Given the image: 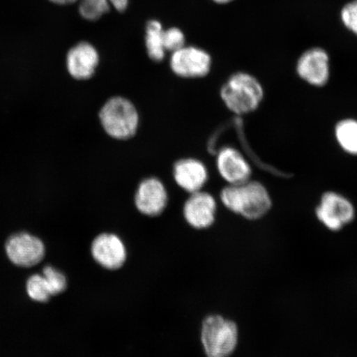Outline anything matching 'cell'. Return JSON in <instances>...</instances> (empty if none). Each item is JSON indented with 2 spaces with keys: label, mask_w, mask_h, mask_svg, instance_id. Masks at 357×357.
Listing matches in <instances>:
<instances>
[{
  "label": "cell",
  "mask_w": 357,
  "mask_h": 357,
  "mask_svg": "<svg viewBox=\"0 0 357 357\" xmlns=\"http://www.w3.org/2000/svg\"><path fill=\"white\" fill-rule=\"evenodd\" d=\"M91 252L93 260L106 270H119L127 260L126 245L114 234L102 233L96 236Z\"/></svg>",
  "instance_id": "12"
},
{
  "label": "cell",
  "mask_w": 357,
  "mask_h": 357,
  "mask_svg": "<svg viewBox=\"0 0 357 357\" xmlns=\"http://www.w3.org/2000/svg\"><path fill=\"white\" fill-rule=\"evenodd\" d=\"M334 138L343 153L357 156V119L345 118L334 126Z\"/></svg>",
  "instance_id": "17"
},
{
  "label": "cell",
  "mask_w": 357,
  "mask_h": 357,
  "mask_svg": "<svg viewBox=\"0 0 357 357\" xmlns=\"http://www.w3.org/2000/svg\"><path fill=\"white\" fill-rule=\"evenodd\" d=\"M201 342L207 357H230L238 346V326L220 314L207 316L201 328Z\"/></svg>",
  "instance_id": "4"
},
{
  "label": "cell",
  "mask_w": 357,
  "mask_h": 357,
  "mask_svg": "<svg viewBox=\"0 0 357 357\" xmlns=\"http://www.w3.org/2000/svg\"><path fill=\"white\" fill-rule=\"evenodd\" d=\"M8 259L16 266L31 267L38 264L45 257L44 243L41 239L28 233L13 234L6 245Z\"/></svg>",
  "instance_id": "11"
},
{
  "label": "cell",
  "mask_w": 357,
  "mask_h": 357,
  "mask_svg": "<svg viewBox=\"0 0 357 357\" xmlns=\"http://www.w3.org/2000/svg\"><path fill=\"white\" fill-rule=\"evenodd\" d=\"M215 167L218 175L226 185L242 184L252 178V164L243 151L233 146H225L218 149Z\"/></svg>",
  "instance_id": "8"
},
{
  "label": "cell",
  "mask_w": 357,
  "mask_h": 357,
  "mask_svg": "<svg viewBox=\"0 0 357 357\" xmlns=\"http://www.w3.org/2000/svg\"><path fill=\"white\" fill-rule=\"evenodd\" d=\"M43 275L46 280L52 296H57L64 292L67 287V280L66 275L56 268L52 266L44 267Z\"/></svg>",
  "instance_id": "19"
},
{
  "label": "cell",
  "mask_w": 357,
  "mask_h": 357,
  "mask_svg": "<svg viewBox=\"0 0 357 357\" xmlns=\"http://www.w3.org/2000/svg\"><path fill=\"white\" fill-rule=\"evenodd\" d=\"M296 71L298 78L310 86H327L332 74L328 52L319 47L307 49L298 56Z\"/></svg>",
  "instance_id": "7"
},
{
  "label": "cell",
  "mask_w": 357,
  "mask_h": 357,
  "mask_svg": "<svg viewBox=\"0 0 357 357\" xmlns=\"http://www.w3.org/2000/svg\"><path fill=\"white\" fill-rule=\"evenodd\" d=\"M172 175L176 184L189 195L203 190L209 178L206 165L194 158L178 160L174 164Z\"/></svg>",
  "instance_id": "14"
},
{
  "label": "cell",
  "mask_w": 357,
  "mask_h": 357,
  "mask_svg": "<svg viewBox=\"0 0 357 357\" xmlns=\"http://www.w3.org/2000/svg\"><path fill=\"white\" fill-rule=\"evenodd\" d=\"M340 20L343 26L357 37V0H351L342 8Z\"/></svg>",
  "instance_id": "20"
},
{
  "label": "cell",
  "mask_w": 357,
  "mask_h": 357,
  "mask_svg": "<svg viewBox=\"0 0 357 357\" xmlns=\"http://www.w3.org/2000/svg\"><path fill=\"white\" fill-rule=\"evenodd\" d=\"M26 292L33 301L46 303L52 297L50 290L43 275L36 274L26 281Z\"/></svg>",
  "instance_id": "18"
},
{
  "label": "cell",
  "mask_w": 357,
  "mask_h": 357,
  "mask_svg": "<svg viewBox=\"0 0 357 357\" xmlns=\"http://www.w3.org/2000/svg\"><path fill=\"white\" fill-rule=\"evenodd\" d=\"M317 220L325 229L337 233L356 220V211L352 201L340 192L325 191L314 211Z\"/></svg>",
  "instance_id": "5"
},
{
  "label": "cell",
  "mask_w": 357,
  "mask_h": 357,
  "mask_svg": "<svg viewBox=\"0 0 357 357\" xmlns=\"http://www.w3.org/2000/svg\"><path fill=\"white\" fill-rule=\"evenodd\" d=\"M165 48L167 52H175L186 45V38L183 31L176 26L164 30Z\"/></svg>",
  "instance_id": "21"
},
{
  "label": "cell",
  "mask_w": 357,
  "mask_h": 357,
  "mask_svg": "<svg viewBox=\"0 0 357 357\" xmlns=\"http://www.w3.org/2000/svg\"><path fill=\"white\" fill-rule=\"evenodd\" d=\"M53 3L57 4V6H70L79 1V0H48Z\"/></svg>",
  "instance_id": "22"
},
{
  "label": "cell",
  "mask_w": 357,
  "mask_h": 357,
  "mask_svg": "<svg viewBox=\"0 0 357 357\" xmlns=\"http://www.w3.org/2000/svg\"><path fill=\"white\" fill-rule=\"evenodd\" d=\"M169 65L172 73L178 77L199 79L211 73L213 59L204 49L185 45L172 53Z\"/></svg>",
  "instance_id": "6"
},
{
  "label": "cell",
  "mask_w": 357,
  "mask_h": 357,
  "mask_svg": "<svg viewBox=\"0 0 357 357\" xmlns=\"http://www.w3.org/2000/svg\"><path fill=\"white\" fill-rule=\"evenodd\" d=\"M168 190L163 181L155 176L144 178L137 185L134 204L137 211L145 216L160 215L167 207Z\"/></svg>",
  "instance_id": "9"
},
{
  "label": "cell",
  "mask_w": 357,
  "mask_h": 357,
  "mask_svg": "<svg viewBox=\"0 0 357 357\" xmlns=\"http://www.w3.org/2000/svg\"><path fill=\"white\" fill-rule=\"evenodd\" d=\"M164 28L162 22L151 20L146 22L145 45L147 56L151 61L160 62L167 55L164 43Z\"/></svg>",
  "instance_id": "16"
},
{
  "label": "cell",
  "mask_w": 357,
  "mask_h": 357,
  "mask_svg": "<svg viewBox=\"0 0 357 357\" xmlns=\"http://www.w3.org/2000/svg\"><path fill=\"white\" fill-rule=\"evenodd\" d=\"M265 88L255 75L236 71L222 84L220 91L223 105L236 116L252 114L265 99Z\"/></svg>",
  "instance_id": "2"
},
{
  "label": "cell",
  "mask_w": 357,
  "mask_h": 357,
  "mask_svg": "<svg viewBox=\"0 0 357 357\" xmlns=\"http://www.w3.org/2000/svg\"><path fill=\"white\" fill-rule=\"evenodd\" d=\"M79 13L84 20L96 22L108 13L113 7L116 11L127 10L129 0H79Z\"/></svg>",
  "instance_id": "15"
},
{
  "label": "cell",
  "mask_w": 357,
  "mask_h": 357,
  "mask_svg": "<svg viewBox=\"0 0 357 357\" xmlns=\"http://www.w3.org/2000/svg\"><path fill=\"white\" fill-rule=\"evenodd\" d=\"M99 119L107 135L119 141L131 139L140 125L136 105L128 98L119 96L109 98L102 105Z\"/></svg>",
  "instance_id": "3"
},
{
  "label": "cell",
  "mask_w": 357,
  "mask_h": 357,
  "mask_svg": "<svg viewBox=\"0 0 357 357\" xmlns=\"http://www.w3.org/2000/svg\"><path fill=\"white\" fill-rule=\"evenodd\" d=\"M100 62L97 48L88 42H79L67 52L66 69L70 77L77 80H88L96 73Z\"/></svg>",
  "instance_id": "13"
},
{
  "label": "cell",
  "mask_w": 357,
  "mask_h": 357,
  "mask_svg": "<svg viewBox=\"0 0 357 357\" xmlns=\"http://www.w3.org/2000/svg\"><path fill=\"white\" fill-rule=\"evenodd\" d=\"M220 200L227 211L249 221L264 218L273 206L271 192L262 182L251 178L238 185H226Z\"/></svg>",
  "instance_id": "1"
},
{
  "label": "cell",
  "mask_w": 357,
  "mask_h": 357,
  "mask_svg": "<svg viewBox=\"0 0 357 357\" xmlns=\"http://www.w3.org/2000/svg\"><path fill=\"white\" fill-rule=\"evenodd\" d=\"M218 202L214 196L204 190L190 194L183 206V215L195 229H207L216 220Z\"/></svg>",
  "instance_id": "10"
},
{
  "label": "cell",
  "mask_w": 357,
  "mask_h": 357,
  "mask_svg": "<svg viewBox=\"0 0 357 357\" xmlns=\"http://www.w3.org/2000/svg\"><path fill=\"white\" fill-rule=\"evenodd\" d=\"M212 1L218 4H227L234 1V0H212Z\"/></svg>",
  "instance_id": "23"
}]
</instances>
